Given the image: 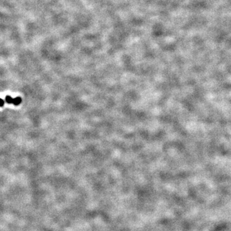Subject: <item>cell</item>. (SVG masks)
Here are the masks:
<instances>
[{
  "instance_id": "1",
  "label": "cell",
  "mask_w": 231,
  "mask_h": 231,
  "mask_svg": "<svg viewBox=\"0 0 231 231\" xmlns=\"http://www.w3.org/2000/svg\"><path fill=\"white\" fill-rule=\"evenodd\" d=\"M5 101L9 104H14V105L17 106L21 103L22 99L20 96H18L16 98H12L10 96H7L5 97Z\"/></svg>"
},
{
  "instance_id": "2",
  "label": "cell",
  "mask_w": 231,
  "mask_h": 231,
  "mask_svg": "<svg viewBox=\"0 0 231 231\" xmlns=\"http://www.w3.org/2000/svg\"><path fill=\"white\" fill-rule=\"evenodd\" d=\"M5 104V102L3 99L0 98V107H3V105Z\"/></svg>"
}]
</instances>
